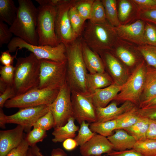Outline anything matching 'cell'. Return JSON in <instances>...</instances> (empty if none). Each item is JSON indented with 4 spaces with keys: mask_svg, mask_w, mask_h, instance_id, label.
<instances>
[{
    "mask_svg": "<svg viewBox=\"0 0 156 156\" xmlns=\"http://www.w3.org/2000/svg\"><path fill=\"white\" fill-rule=\"evenodd\" d=\"M138 111L142 117L156 120V106L144 109L138 108Z\"/></svg>",
    "mask_w": 156,
    "mask_h": 156,
    "instance_id": "47",
    "label": "cell"
},
{
    "mask_svg": "<svg viewBox=\"0 0 156 156\" xmlns=\"http://www.w3.org/2000/svg\"><path fill=\"white\" fill-rule=\"evenodd\" d=\"M99 54L105 70H107L114 82L120 86L123 85L129 76L128 69L109 50L102 51Z\"/></svg>",
    "mask_w": 156,
    "mask_h": 156,
    "instance_id": "15",
    "label": "cell"
},
{
    "mask_svg": "<svg viewBox=\"0 0 156 156\" xmlns=\"http://www.w3.org/2000/svg\"><path fill=\"white\" fill-rule=\"evenodd\" d=\"M116 120L102 122H95L90 124V128L93 132L106 137L111 136L116 129Z\"/></svg>",
    "mask_w": 156,
    "mask_h": 156,
    "instance_id": "32",
    "label": "cell"
},
{
    "mask_svg": "<svg viewBox=\"0 0 156 156\" xmlns=\"http://www.w3.org/2000/svg\"><path fill=\"white\" fill-rule=\"evenodd\" d=\"M104 8L106 18L107 22L116 27L120 25L118 19L117 0H101Z\"/></svg>",
    "mask_w": 156,
    "mask_h": 156,
    "instance_id": "30",
    "label": "cell"
},
{
    "mask_svg": "<svg viewBox=\"0 0 156 156\" xmlns=\"http://www.w3.org/2000/svg\"><path fill=\"white\" fill-rule=\"evenodd\" d=\"M149 120L146 138L156 140V120Z\"/></svg>",
    "mask_w": 156,
    "mask_h": 156,
    "instance_id": "50",
    "label": "cell"
},
{
    "mask_svg": "<svg viewBox=\"0 0 156 156\" xmlns=\"http://www.w3.org/2000/svg\"><path fill=\"white\" fill-rule=\"evenodd\" d=\"M121 86L114 83L106 87L97 89L88 95L95 107H103L113 101L120 92Z\"/></svg>",
    "mask_w": 156,
    "mask_h": 156,
    "instance_id": "20",
    "label": "cell"
},
{
    "mask_svg": "<svg viewBox=\"0 0 156 156\" xmlns=\"http://www.w3.org/2000/svg\"><path fill=\"white\" fill-rule=\"evenodd\" d=\"M75 3L69 9V16L73 31L76 38H78L82 35L85 22L79 14L75 5Z\"/></svg>",
    "mask_w": 156,
    "mask_h": 156,
    "instance_id": "31",
    "label": "cell"
},
{
    "mask_svg": "<svg viewBox=\"0 0 156 156\" xmlns=\"http://www.w3.org/2000/svg\"><path fill=\"white\" fill-rule=\"evenodd\" d=\"M16 60L12 85L15 96L38 88L40 83V60L32 53Z\"/></svg>",
    "mask_w": 156,
    "mask_h": 156,
    "instance_id": "3",
    "label": "cell"
},
{
    "mask_svg": "<svg viewBox=\"0 0 156 156\" xmlns=\"http://www.w3.org/2000/svg\"><path fill=\"white\" fill-rule=\"evenodd\" d=\"M8 86V85L4 81L0 80V94L5 91Z\"/></svg>",
    "mask_w": 156,
    "mask_h": 156,
    "instance_id": "56",
    "label": "cell"
},
{
    "mask_svg": "<svg viewBox=\"0 0 156 156\" xmlns=\"http://www.w3.org/2000/svg\"><path fill=\"white\" fill-rule=\"evenodd\" d=\"M75 1L64 0L56 7L55 32L60 41L64 44L70 43L77 38L73 31L69 16V9Z\"/></svg>",
    "mask_w": 156,
    "mask_h": 156,
    "instance_id": "11",
    "label": "cell"
},
{
    "mask_svg": "<svg viewBox=\"0 0 156 156\" xmlns=\"http://www.w3.org/2000/svg\"><path fill=\"white\" fill-rule=\"evenodd\" d=\"M109 156H142L140 153L132 149L122 151L112 150L107 154Z\"/></svg>",
    "mask_w": 156,
    "mask_h": 156,
    "instance_id": "49",
    "label": "cell"
},
{
    "mask_svg": "<svg viewBox=\"0 0 156 156\" xmlns=\"http://www.w3.org/2000/svg\"><path fill=\"white\" fill-rule=\"evenodd\" d=\"M114 83L111 76L106 72L88 74L86 80L87 89L88 94L95 90L108 87Z\"/></svg>",
    "mask_w": 156,
    "mask_h": 156,
    "instance_id": "24",
    "label": "cell"
},
{
    "mask_svg": "<svg viewBox=\"0 0 156 156\" xmlns=\"http://www.w3.org/2000/svg\"><path fill=\"white\" fill-rule=\"evenodd\" d=\"M8 51L10 53L25 48L33 53L39 60H49L63 62L67 61L66 47L61 42L57 46L36 45L29 44L18 37L12 38L8 44Z\"/></svg>",
    "mask_w": 156,
    "mask_h": 156,
    "instance_id": "8",
    "label": "cell"
},
{
    "mask_svg": "<svg viewBox=\"0 0 156 156\" xmlns=\"http://www.w3.org/2000/svg\"><path fill=\"white\" fill-rule=\"evenodd\" d=\"M60 87L35 89L8 100L4 107L7 108L50 105L56 98Z\"/></svg>",
    "mask_w": 156,
    "mask_h": 156,
    "instance_id": "7",
    "label": "cell"
},
{
    "mask_svg": "<svg viewBox=\"0 0 156 156\" xmlns=\"http://www.w3.org/2000/svg\"><path fill=\"white\" fill-rule=\"evenodd\" d=\"M88 94L71 90V98L73 117L80 125L83 121L90 124L96 122V108Z\"/></svg>",
    "mask_w": 156,
    "mask_h": 156,
    "instance_id": "13",
    "label": "cell"
},
{
    "mask_svg": "<svg viewBox=\"0 0 156 156\" xmlns=\"http://www.w3.org/2000/svg\"><path fill=\"white\" fill-rule=\"evenodd\" d=\"M139 19L156 25V8L139 12Z\"/></svg>",
    "mask_w": 156,
    "mask_h": 156,
    "instance_id": "45",
    "label": "cell"
},
{
    "mask_svg": "<svg viewBox=\"0 0 156 156\" xmlns=\"http://www.w3.org/2000/svg\"><path fill=\"white\" fill-rule=\"evenodd\" d=\"M18 8L12 0H0V20L11 26L14 22Z\"/></svg>",
    "mask_w": 156,
    "mask_h": 156,
    "instance_id": "27",
    "label": "cell"
},
{
    "mask_svg": "<svg viewBox=\"0 0 156 156\" xmlns=\"http://www.w3.org/2000/svg\"><path fill=\"white\" fill-rule=\"evenodd\" d=\"M114 131V134L107 137L112 144L114 150L122 151L133 148L137 141L133 137L123 129Z\"/></svg>",
    "mask_w": 156,
    "mask_h": 156,
    "instance_id": "23",
    "label": "cell"
},
{
    "mask_svg": "<svg viewBox=\"0 0 156 156\" xmlns=\"http://www.w3.org/2000/svg\"><path fill=\"white\" fill-rule=\"evenodd\" d=\"M12 33L7 24L0 20V47L3 44H8L11 40Z\"/></svg>",
    "mask_w": 156,
    "mask_h": 156,
    "instance_id": "42",
    "label": "cell"
},
{
    "mask_svg": "<svg viewBox=\"0 0 156 156\" xmlns=\"http://www.w3.org/2000/svg\"><path fill=\"white\" fill-rule=\"evenodd\" d=\"M81 37L92 50L99 54L110 50L118 37L115 27L107 21L100 24L89 21L85 25Z\"/></svg>",
    "mask_w": 156,
    "mask_h": 156,
    "instance_id": "4",
    "label": "cell"
},
{
    "mask_svg": "<svg viewBox=\"0 0 156 156\" xmlns=\"http://www.w3.org/2000/svg\"><path fill=\"white\" fill-rule=\"evenodd\" d=\"M155 106L156 95L146 102L140 104L138 108L144 109Z\"/></svg>",
    "mask_w": 156,
    "mask_h": 156,
    "instance_id": "52",
    "label": "cell"
},
{
    "mask_svg": "<svg viewBox=\"0 0 156 156\" xmlns=\"http://www.w3.org/2000/svg\"><path fill=\"white\" fill-rule=\"evenodd\" d=\"M50 105H43L21 108L14 114L6 115V123L20 125L24 128V131L28 133L37 120L50 110Z\"/></svg>",
    "mask_w": 156,
    "mask_h": 156,
    "instance_id": "12",
    "label": "cell"
},
{
    "mask_svg": "<svg viewBox=\"0 0 156 156\" xmlns=\"http://www.w3.org/2000/svg\"><path fill=\"white\" fill-rule=\"evenodd\" d=\"M6 115L4 114L1 108H0V127L2 129L5 128V125L7 124L6 120Z\"/></svg>",
    "mask_w": 156,
    "mask_h": 156,
    "instance_id": "55",
    "label": "cell"
},
{
    "mask_svg": "<svg viewBox=\"0 0 156 156\" xmlns=\"http://www.w3.org/2000/svg\"><path fill=\"white\" fill-rule=\"evenodd\" d=\"M71 93V88L66 80L60 87L56 98L50 105V110L54 120V128L64 126L70 117H73Z\"/></svg>",
    "mask_w": 156,
    "mask_h": 156,
    "instance_id": "10",
    "label": "cell"
},
{
    "mask_svg": "<svg viewBox=\"0 0 156 156\" xmlns=\"http://www.w3.org/2000/svg\"><path fill=\"white\" fill-rule=\"evenodd\" d=\"M142 156H156V140L137 141L133 148Z\"/></svg>",
    "mask_w": 156,
    "mask_h": 156,
    "instance_id": "33",
    "label": "cell"
},
{
    "mask_svg": "<svg viewBox=\"0 0 156 156\" xmlns=\"http://www.w3.org/2000/svg\"><path fill=\"white\" fill-rule=\"evenodd\" d=\"M89 20V21L92 24L104 23L107 21L101 0H94Z\"/></svg>",
    "mask_w": 156,
    "mask_h": 156,
    "instance_id": "34",
    "label": "cell"
},
{
    "mask_svg": "<svg viewBox=\"0 0 156 156\" xmlns=\"http://www.w3.org/2000/svg\"><path fill=\"white\" fill-rule=\"evenodd\" d=\"M79 150L82 156H100L111 152L113 146L107 137L96 133L89 141L80 146Z\"/></svg>",
    "mask_w": 156,
    "mask_h": 156,
    "instance_id": "17",
    "label": "cell"
},
{
    "mask_svg": "<svg viewBox=\"0 0 156 156\" xmlns=\"http://www.w3.org/2000/svg\"><path fill=\"white\" fill-rule=\"evenodd\" d=\"M24 128L17 125L15 128L0 131V156H6L17 146L24 138Z\"/></svg>",
    "mask_w": 156,
    "mask_h": 156,
    "instance_id": "19",
    "label": "cell"
},
{
    "mask_svg": "<svg viewBox=\"0 0 156 156\" xmlns=\"http://www.w3.org/2000/svg\"><path fill=\"white\" fill-rule=\"evenodd\" d=\"M81 38L83 59L89 73L94 74L105 72L104 64L100 55L91 49L81 37Z\"/></svg>",
    "mask_w": 156,
    "mask_h": 156,
    "instance_id": "22",
    "label": "cell"
},
{
    "mask_svg": "<svg viewBox=\"0 0 156 156\" xmlns=\"http://www.w3.org/2000/svg\"><path fill=\"white\" fill-rule=\"evenodd\" d=\"M138 107L135 106L116 119V129H124L137 122L141 117L138 113Z\"/></svg>",
    "mask_w": 156,
    "mask_h": 156,
    "instance_id": "29",
    "label": "cell"
},
{
    "mask_svg": "<svg viewBox=\"0 0 156 156\" xmlns=\"http://www.w3.org/2000/svg\"><path fill=\"white\" fill-rule=\"evenodd\" d=\"M140 11L156 8V0H132Z\"/></svg>",
    "mask_w": 156,
    "mask_h": 156,
    "instance_id": "44",
    "label": "cell"
},
{
    "mask_svg": "<svg viewBox=\"0 0 156 156\" xmlns=\"http://www.w3.org/2000/svg\"><path fill=\"white\" fill-rule=\"evenodd\" d=\"M146 64L144 60L138 64L122 86L114 100L118 102H131L139 107L145 82ZM113 100V101H114Z\"/></svg>",
    "mask_w": 156,
    "mask_h": 156,
    "instance_id": "5",
    "label": "cell"
},
{
    "mask_svg": "<svg viewBox=\"0 0 156 156\" xmlns=\"http://www.w3.org/2000/svg\"><path fill=\"white\" fill-rule=\"evenodd\" d=\"M40 150L36 145L34 147H29L26 156H42Z\"/></svg>",
    "mask_w": 156,
    "mask_h": 156,
    "instance_id": "53",
    "label": "cell"
},
{
    "mask_svg": "<svg viewBox=\"0 0 156 156\" xmlns=\"http://www.w3.org/2000/svg\"><path fill=\"white\" fill-rule=\"evenodd\" d=\"M156 95V68L146 64V80L141 97L140 105Z\"/></svg>",
    "mask_w": 156,
    "mask_h": 156,
    "instance_id": "26",
    "label": "cell"
},
{
    "mask_svg": "<svg viewBox=\"0 0 156 156\" xmlns=\"http://www.w3.org/2000/svg\"><path fill=\"white\" fill-rule=\"evenodd\" d=\"M117 4L120 25L129 24L139 19V11L132 0H118Z\"/></svg>",
    "mask_w": 156,
    "mask_h": 156,
    "instance_id": "21",
    "label": "cell"
},
{
    "mask_svg": "<svg viewBox=\"0 0 156 156\" xmlns=\"http://www.w3.org/2000/svg\"><path fill=\"white\" fill-rule=\"evenodd\" d=\"M18 50L17 49L16 54L14 56H12L8 50L1 52L0 57V61L1 64L4 66L13 65L14 59L16 57Z\"/></svg>",
    "mask_w": 156,
    "mask_h": 156,
    "instance_id": "48",
    "label": "cell"
},
{
    "mask_svg": "<svg viewBox=\"0 0 156 156\" xmlns=\"http://www.w3.org/2000/svg\"><path fill=\"white\" fill-rule=\"evenodd\" d=\"M28 133L25 139L29 146L32 147L39 142H42L47 136L46 131L38 128L34 127Z\"/></svg>",
    "mask_w": 156,
    "mask_h": 156,
    "instance_id": "38",
    "label": "cell"
},
{
    "mask_svg": "<svg viewBox=\"0 0 156 156\" xmlns=\"http://www.w3.org/2000/svg\"><path fill=\"white\" fill-rule=\"evenodd\" d=\"M15 96L14 89L12 85H8L5 91L0 94V107L2 108L8 100Z\"/></svg>",
    "mask_w": 156,
    "mask_h": 156,
    "instance_id": "46",
    "label": "cell"
},
{
    "mask_svg": "<svg viewBox=\"0 0 156 156\" xmlns=\"http://www.w3.org/2000/svg\"><path fill=\"white\" fill-rule=\"evenodd\" d=\"M117 104V101L114 100L105 107H96V122H102L116 120L136 106L128 101L124 102L120 107L118 106Z\"/></svg>",
    "mask_w": 156,
    "mask_h": 156,
    "instance_id": "18",
    "label": "cell"
},
{
    "mask_svg": "<svg viewBox=\"0 0 156 156\" xmlns=\"http://www.w3.org/2000/svg\"><path fill=\"white\" fill-rule=\"evenodd\" d=\"M150 120L142 117L132 126L123 129L133 137L136 141L146 139V134L148 129Z\"/></svg>",
    "mask_w": 156,
    "mask_h": 156,
    "instance_id": "28",
    "label": "cell"
},
{
    "mask_svg": "<svg viewBox=\"0 0 156 156\" xmlns=\"http://www.w3.org/2000/svg\"><path fill=\"white\" fill-rule=\"evenodd\" d=\"M94 0H76L75 5L83 21L89 19Z\"/></svg>",
    "mask_w": 156,
    "mask_h": 156,
    "instance_id": "37",
    "label": "cell"
},
{
    "mask_svg": "<svg viewBox=\"0 0 156 156\" xmlns=\"http://www.w3.org/2000/svg\"><path fill=\"white\" fill-rule=\"evenodd\" d=\"M90 124L83 121L80 125L78 134L74 138L78 146H80L85 144L96 133L91 130L89 127Z\"/></svg>",
    "mask_w": 156,
    "mask_h": 156,
    "instance_id": "36",
    "label": "cell"
},
{
    "mask_svg": "<svg viewBox=\"0 0 156 156\" xmlns=\"http://www.w3.org/2000/svg\"><path fill=\"white\" fill-rule=\"evenodd\" d=\"M75 119L73 117H70L64 126L55 127L52 134L53 136L52 141L55 143L63 142L68 138H74L76 133L79 130V126L75 123Z\"/></svg>",
    "mask_w": 156,
    "mask_h": 156,
    "instance_id": "25",
    "label": "cell"
},
{
    "mask_svg": "<svg viewBox=\"0 0 156 156\" xmlns=\"http://www.w3.org/2000/svg\"><path fill=\"white\" fill-rule=\"evenodd\" d=\"M17 16L9 27L12 33L26 42L38 45L37 31V8L30 0H18Z\"/></svg>",
    "mask_w": 156,
    "mask_h": 156,
    "instance_id": "2",
    "label": "cell"
},
{
    "mask_svg": "<svg viewBox=\"0 0 156 156\" xmlns=\"http://www.w3.org/2000/svg\"><path fill=\"white\" fill-rule=\"evenodd\" d=\"M65 45L67 61L66 80L71 90L88 94L86 80L88 73L83 59L81 37Z\"/></svg>",
    "mask_w": 156,
    "mask_h": 156,
    "instance_id": "1",
    "label": "cell"
},
{
    "mask_svg": "<svg viewBox=\"0 0 156 156\" xmlns=\"http://www.w3.org/2000/svg\"><path fill=\"white\" fill-rule=\"evenodd\" d=\"M138 49L146 64L156 68V46L145 44Z\"/></svg>",
    "mask_w": 156,
    "mask_h": 156,
    "instance_id": "35",
    "label": "cell"
},
{
    "mask_svg": "<svg viewBox=\"0 0 156 156\" xmlns=\"http://www.w3.org/2000/svg\"><path fill=\"white\" fill-rule=\"evenodd\" d=\"M62 145L64 148L67 151L73 150L78 146L76 142L73 138L66 139L63 142Z\"/></svg>",
    "mask_w": 156,
    "mask_h": 156,
    "instance_id": "51",
    "label": "cell"
},
{
    "mask_svg": "<svg viewBox=\"0 0 156 156\" xmlns=\"http://www.w3.org/2000/svg\"><path fill=\"white\" fill-rule=\"evenodd\" d=\"M42 156H45L42 154ZM66 153L60 148L53 149L51 153V156H66Z\"/></svg>",
    "mask_w": 156,
    "mask_h": 156,
    "instance_id": "54",
    "label": "cell"
},
{
    "mask_svg": "<svg viewBox=\"0 0 156 156\" xmlns=\"http://www.w3.org/2000/svg\"><path fill=\"white\" fill-rule=\"evenodd\" d=\"M144 39L145 44L156 46V25L146 22Z\"/></svg>",
    "mask_w": 156,
    "mask_h": 156,
    "instance_id": "40",
    "label": "cell"
},
{
    "mask_svg": "<svg viewBox=\"0 0 156 156\" xmlns=\"http://www.w3.org/2000/svg\"><path fill=\"white\" fill-rule=\"evenodd\" d=\"M146 22L139 19L126 25L115 27L118 37L138 46L145 44L144 34Z\"/></svg>",
    "mask_w": 156,
    "mask_h": 156,
    "instance_id": "16",
    "label": "cell"
},
{
    "mask_svg": "<svg viewBox=\"0 0 156 156\" xmlns=\"http://www.w3.org/2000/svg\"><path fill=\"white\" fill-rule=\"evenodd\" d=\"M39 89L61 87L66 80L67 61L40 60Z\"/></svg>",
    "mask_w": 156,
    "mask_h": 156,
    "instance_id": "9",
    "label": "cell"
},
{
    "mask_svg": "<svg viewBox=\"0 0 156 156\" xmlns=\"http://www.w3.org/2000/svg\"><path fill=\"white\" fill-rule=\"evenodd\" d=\"M55 122L51 111L50 110L44 115L40 118L33 127L47 131L54 128Z\"/></svg>",
    "mask_w": 156,
    "mask_h": 156,
    "instance_id": "39",
    "label": "cell"
},
{
    "mask_svg": "<svg viewBox=\"0 0 156 156\" xmlns=\"http://www.w3.org/2000/svg\"><path fill=\"white\" fill-rule=\"evenodd\" d=\"M56 13V8L51 5H40L37 8L39 45L55 47L61 42L55 32Z\"/></svg>",
    "mask_w": 156,
    "mask_h": 156,
    "instance_id": "6",
    "label": "cell"
},
{
    "mask_svg": "<svg viewBox=\"0 0 156 156\" xmlns=\"http://www.w3.org/2000/svg\"><path fill=\"white\" fill-rule=\"evenodd\" d=\"M29 146L25 138L17 146L11 150L6 156H26Z\"/></svg>",
    "mask_w": 156,
    "mask_h": 156,
    "instance_id": "43",
    "label": "cell"
},
{
    "mask_svg": "<svg viewBox=\"0 0 156 156\" xmlns=\"http://www.w3.org/2000/svg\"><path fill=\"white\" fill-rule=\"evenodd\" d=\"M93 156V155H91V156ZM109 156V155H107V156Z\"/></svg>",
    "mask_w": 156,
    "mask_h": 156,
    "instance_id": "57",
    "label": "cell"
},
{
    "mask_svg": "<svg viewBox=\"0 0 156 156\" xmlns=\"http://www.w3.org/2000/svg\"><path fill=\"white\" fill-rule=\"evenodd\" d=\"M15 67L13 65L1 66L0 80L8 85L12 86L14 78Z\"/></svg>",
    "mask_w": 156,
    "mask_h": 156,
    "instance_id": "41",
    "label": "cell"
},
{
    "mask_svg": "<svg viewBox=\"0 0 156 156\" xmlns=\"http://www.w3.org/2000/svg\"><path fill=\"white\" fill-rule=\"evenodd\" d=\"M109 51L128 69L135 68L144 60L138 45L118 37Z\"/></svg>",
    "mask_w": 156,
    "mask_h": 156,
    "instance_id": "14",
    "label": "cell"
}]
</instances>
